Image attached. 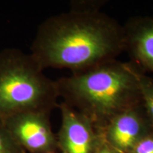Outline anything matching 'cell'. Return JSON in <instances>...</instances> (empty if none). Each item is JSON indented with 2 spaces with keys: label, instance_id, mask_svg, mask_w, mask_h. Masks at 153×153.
I'll return each instance as SVG.
<instances>
[{
  "label": "cell",
  "instance_id": "8",
  "mask_svg": "<svg viewBox=\"0 0 153 153\" xmlns=\"http://www.w3.org/2000/svg\"><path fill=\"white\" fill-rule=\"evenodd\" d=\"M137 77L143 106L153 130V79L139 68Z\"/></svg>",
  "mask_w": 153,
  "mask_h": 153
},
{
  "label": "cell",
  "instance_id": "12",
  "mask_svg": "<svg viewBox=\"0 0 153 153\" xmlns=\"http://www.w3.org/2000/svg\"><path fill=\"white\" fill-rule=\"evenodd\" d=\"M97 153H123L120 152L106 143L102 138Z\"/></svg>",
  "mask_w": 153,
  "mask_h": 153
},
{
  "label": "cell",
  "instance_id": "10",
  "mask_svg": "<svg viewBox=\"0 0 153 153\" xmlns=\"http://www.w3.org/2000/svg\"><path fill=\"white\" fill-rule=\"evenodd\" d=\"M106 2L104 0H84V1H73L70 4V9L72 10L82 11H101Z\"/></svg>",
  "mask_w": 153,
  "mask_h": 153
},
{
  "label": "cell",
  "instance_id": "2",
  "mask_svg": "<svg viewBox=\"0 0 153 153\" xmlns=\"http://www.w3.org/2000/svg\"><path fill=\"white\" fill-rule=\"evenodd\" d=\"M138 67L117 60L63 76L59 98L92 122L99 132L116 115L142 103Z\"/></svg>",
  "mask_w": 153,
  "mask_h": 153
},
{
  "label": "cell",
  "instance_id": "6",
  "mask_svg": "<svg viewBox=\"0 0 153 153\" xmlns=\"http://www.w3.org/2000/svg\"><path fill=\"white\" fill-rule=\"evenodd\" d=\"M152 132L150 120L141 103L116 115L99 133L113 148L128 153Z\"/></svg>",
  "mask_w": 153,
  "mask_h": 153
},
{
  "label": "cell",
  "instance_id": "13",
  "mask_svg": "<svg viewBox=\"0 0 153 153\" xmlns=\"http://www.w3.org/2000/svg\"><path fill=\"white\" fill-rule=\"evenodd\" d=\"M55 153H60L59 152H55Z\"/></svg>",
  "mask_w": 153,
  "mask_h": 153
},
{
  "label": "cell",
  "instance_id": "11",
  "mask_svg": "<svg viewBox=\"0 0 153 153\" xmlns=\"http://www.w3.org/2000/svg\"><path fill=\"white\" fill-rule=\"evenodd\" d=\"M128 153H153V132L140 140Z\"/></svg>",
  "mask_w": 153,
  "mask_h": 153
},
{
  "label": "cell",
  "instance_id": "3",
  "mask_svg": "<svg viewBox=\"0 0 153 153\" xmlns=\"http://www.w3.org/2000/svg\"><path fill=\"white\" fill-rule=\"evenodd\" d=\"M58 99L56 82L30 53L13 48L0 51V123L20 113L51 114Z\"/></svg>",
  "mask_w": 153,
  "mask_h": 153
},
{
  "label": "cell",
  "instance_id": "7",
  "mask_svg": "<svg viewBox=\"0 0 153 153\" xmlns=\"http://www.w3.org/2000/svg\"><path fill=\"white\" fill-rule=\"evenodd\" d=\"M125 51L132 63L153 72V15L131 17L123 25Z\"/></svg>",
  "mask_w": 153,
  "mask_h": 153
},
{
  "label": "cell",
  "instance_id": "4",
  "mask_svg": "<svg viewBox=\"0 0 153 153\" xmlns=\"http://www.w3.org/2000/svg\"><path fill=\"white\" fill-rule=\"evenodd\" d=\"M51 114L30 111L15 114L1 122L26 152H58L56 134L50 120Z\"/></svg>",
  "mask_w": 153,
  "mask_h": 153
},
{
  "label": "cell",
  "instance_id": "1",
  "mask_svg": "<svg viewBox=\"0 0 153 153\" xmlns=\"http://www.w3.org/2000/svg\"><path fill=\"white\" fill-rule=\"evenodd\" d=\"M124 51L123 25L101 11L70 9L39 25L30 54L43 70L75 73L116 60Z\"/></svg>",
  "mask_w": 153,
  "mask_h": 153
},
{
  "label": "cell",
  "instance_id": "9",
  "mask_svg": "<svg viewBox=\"0 0 153 153\" xmlns=\"http://www.w3.org/2000/svg\"><path fill=\"white\" fill-rule=\"evenodd\" d=\"M0 153H27L16 142L2 123H0Z\"/></svg>",
  "mask_w": 153,
  "mask_h": 153
},
{
  "label": "cell",
  "instance_id": "5",
  "mask_svg": "<svg viewBox=\"0 0 153 153\" xmlns=\"http://www.w3.org/2000/svg\"><path fill=\"white\" fill-rule=\"evenodd\" d=\"M57 108L61 125L56 134L60 153H97L102 137L92 122L77 111L61 102Z\"/></svg>",
  "mask_w": 153,
  "mask_h": 153
}]
</instances>
